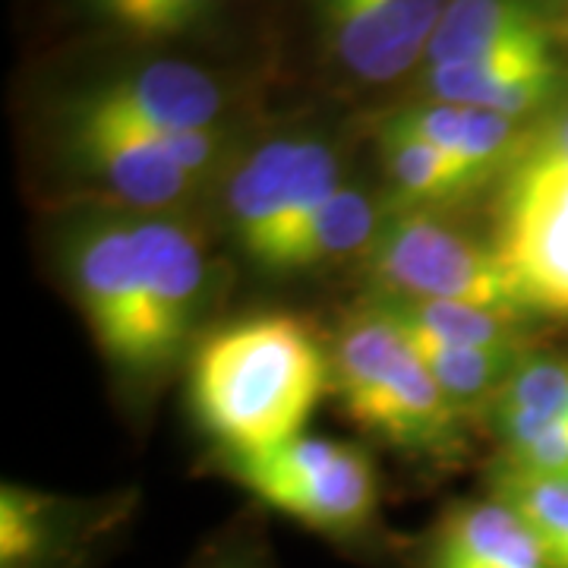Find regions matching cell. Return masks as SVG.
Here are the masks:
<instances>
[{"label":"cell","instance_id":"obj_25","mask_svg":"<svg viewBox=\"0 0 568 568\" xmlns=\"http://www.w3.org/2000/svg\"><path fill=\"white\" fill-rule=\"evenodd\" d=\"M203 568H260L256 562H250L246 556H222V559H212Z\"/></svg>","mask_w":568,"mask_h":568},{"label":"cell","instance_id":"obj_15","mask_svg":"<svg viewBox=\"0 0 568 568\" xmlns=\"http://www.w3.org/2000/svg\"><path fill=\"white\" fill-rule=\"evenodd\" d=\"M386 123L484 168L496 181L525 152L530 133H534L521 121H508V118L489 114L480 108L448 102L407 104L402 111H395Z\"/></svg>","mask_w":568,"mask_h":568},{"label":"cell","instance_id":"obj_9","mask_svg":"<svg viewBox=\"0 0 568 568\" xmlns=\"http://www.w3.org/2000/svg\"><path fill=\"white\" fill-rule=\"evenodd\" d=\"M224 104L212 73L186 61H155L92 85L67 108V118L174 133L222 126Z\"/></svg>","mask_w":568,"mask_h":568},{"label":"cell","instance_id":"obj_19","mask_svg":"<svg viewBox=\"0 0 568 568\" xmlns=\"http://www.w3.org/2000/svg\"><path fill=\"white\" fill-rule=\"evenodd\" d=\"M386 320L402 328L424 332L436 342L467 347H518V323L525 316L511 313H496V310H480V306L465 304H433V301H398V297H383L373 304Z\"/></svg>","mask_w":568,"mask_h":568},{"label":"cell","instance_id":"obj_21","mask_svg":"<svg viewBox=\"0 0 568 568\" xmlns=\"http://www.w3.org/2000/svg\"><path fill=\"white\" fill-rule=\"evenodd\" d=\"M508 465L568 484V424L544 420L515 407H496Z\"/></svg>","mask_w":568,"mask_h":568},{"label":"cell","instance_id":"obj_5","mask_svg":"<svg viewBox=\"0 0 568 568\" xmlns=\"http://www.w3.org/2000/svg\"><path fill=\"white\" fill-rule=\"evenodd\" d=\"M342 186L338 155L316 136L263 142L227 181L234 241L263 272H272L316 209Z\"/></svg>","mask_w":568,"mask_h":568},{"label":"cell","instance_id":"obj_8","mask_svg":"<svg viewBox=\"0 0 568 568\" xmlns=\"http://www.w3.org/2000/svg\"><path fill=\"white\" fill-rule=\"evenodd\" d=\"M67 275L104 357L140 376V250L133 219L104 215L82 224L70 241Z\"/></svg>","mask_w":568,"mask_h":568},{"label":"cell","instance_id":"obj_13","mask_svg":"<svg viewBox=\"0 0 568 568\" xmlns=\"http://www.w3.org/2000/svg\"><path fill=\"white\" fill-rule=\"evenodd\" d=\"M420 568H549L528 525L489 496L462 503L429 537Z\"/></svg>","mask_w":568,"mask_h":568},{"label":"cell","instance_id":"obj_16","mask_svg":"<svg viewBox=\"0 0 568 568\" xmlns=\"http://www.w3.org/2000/svg\"><path fill=\"white\" fill-rule=\"evenodd\" d=\"M383 164L392 181L395 209H443L462 203L470 193H477L484 183L496 181L489 171L452 155L433 142L417 140L395 126H383L379 133Z\"/></svg>","mask_w":568,"mask_h":568},{"label":"cell","instance_id":"obj_23","mask_svg":"<svg viewBox=\"0 0 568 568\" xmlns=\"http://www.w3.org/2000/svg\"><path fill=\"white\" fill-rule=\"evenodd\" d=\"M496 407H515L544 420L568 424V361L559 357L521 361L503 388Z\"/></svg>","mask_w":568,"mask_h":568},{"label":"cell","instance_id":"obj_2","mask_svg":"<svg viewBox=\"0 0 568 568\" xmlns=\"http://www.w3.org/2000/svg\"><path fill=\"white\" fill-rule=\"evenodd\" d=\"M328 366L332 388L354 424L414 452L455 446L462 414L405 335L373 306L345 325Z\"/></svg>","mask_w":568,"mask_h":568},{"label":"cell","instance_id":"obj_14","mask_svg":"<svg viewBox=\"0 0 568 568\" xmlns=\"http://www.w3.org/2000/svg\"><path fill=\"white\" fill-rule=\"evenodd\" d=\"M429 102L465 104L499 114L508 121H528L540 114L562 89V67L556 54L521 58L487 70L470 67H429Z\"/></svg>","mask_w":568,"mask_h":568},{"label":"cell","instance_id":"obj_6","mask_svg":"<svg viewBox=\"0 0 568 568\" xmlns=\"http://www.w3.org/2000/svg\"><path fill=\"white\" fill-rule=\"evenodd\" d=\"M231 467L265 506L320 534L351 537L373 521L376 470L364 448L328 436H297L275 452L231 458Z\"/></svg>","mask_w":568,"mask_h":568},{"label":"cell","instance_id":"obj_10","mask_svg":"<svg viewBox=\"0 0 568 568\" xmlns=\"http://www.w3.org/2000/svg\"><path fill=\"white\" fill-rule=\"evenodd\" d=\"M446 3L436 0H332L320 7L323 41L361 82L402 80L429 54Z\"/></svg>","mask_w":568,"mask_h":568},{"label":"cell","instance_id":"obj_12","mask_svg":"<svg viewBox=\"0 0 568 568\" xmlns=\"http://www.w3.org/2000/svg\"><path fill=\"white\" fill-rule=\"evenodd\" d=\"M552 17L515 0H458L446 3L426 63L487 70L521 58L556 51Z\"/></svg>","mask_w":568,"mask_h":568},{"label":"cell","instance_id":"obj_17","mask_svg":"<svg viewBox=\"0 0 568 568\" xmlns=\"http://www.w3.org/2000/svg\"><path fill=\"white\" fill-rule=\"evenodd\" d=\"M386 209L376 203L366 190L342 183L316 215L301 227V234L284 246L275 263V275L306 272L316 265L335 263L345 256H364L386 222Z\"/></svg>","mask_w":568,"mask_h":568},{"label":"cell","instance_id":"obj_26","mask_svg":"<svg viewBox=\"0 0 568 568\" xmlns=\"http://www.w3.org/2000/svg\"><path fill=\"white\" fill-rule=\"evenodd\" d=\"M552 29H556V41L568 48V7L559 13V17H552Z\"/></svg>","mask_w":568,"mask_h":568},{"label":"cell","instance_id":"obj_3","mask_svg":"<svg viewBox=\"0 0 568 568\" xmlns=\"http://www.w3.org/2000/svg\"><path fill=\"white\" fill-rule=\"evenodd\" d=\"M489 244L528 313L568 316V111L499 178Z\"/></svg>","mask_w":568,"mask_h":568},{"label":"cell","instance_id":"obj_11","mask_svg":"<svg viewBox=\"0 0 568 568\" xmlns=\"http://www.w3.org/2000/svg\"><path fill=\"white\" fill-rule=\"evenodd\" d=\"M67 149L89 178L102 181L118 200L133 209L162 212L186 203L203 181L183 171L149 133L118 123L67 118Z\"/></svg>","mask_w":568,"mask_h":568},{"label":"cell","instance_id":"obj_7","mask_svg":"<svg viewBox=\"0 0 568 568\" xmlns=\"http://www.w3.org/2000/svg\"><path fill=\"white\" fill-rule=\"evenodd\" d=\"M140 250V376L181 357L205 297L200 237L171 219H133Z\"/></svg>","mask_w":568,"mask_h":568},{"label":"cell","instance_id":"obj_20","mask_svg":"<svg viewBox=\"0 0 568 568\" xmlns=\"http://www.w3.org/2000/svg\"><path fill=\"white\" fill-rule=\"evenodd\" d=\"M493 496L528 525L549 568H568V484L506 465L493 480Z\"/></svg>","mask_w":568,"mask_h":568},{"label":"cell","instance_id":"obj_1","mask_svg":"<svg viewBox=\"0 0 568 568\" xmlns=\"http://www.w3.org/2000/svg\"><path fill=\"white\" fill-rule=\"evenodd\" d=\"M332 366L291 313H260L209 335L190 366L196 417L231 458H253L304 436Z\"/></svg>","mask_w":568,"mask_h":568},{"label":"cell","instance_id":"obj_24","mask_svg":"<svg viewBox=\"0 0 568 568\" xmlns=\"http://www.w3.org/2000/svg\"><path fill=\"white\" fill-rule=\"evenodd\" d=\"M104 10L108 20L136 39H174L209 17V7L196 0H114Z\"/></svg>","mask_w":568,"mask_h":568},{"label":"cell","instance_id":"obj_4","mask_svg":"<svg viewBox=\"0 0 568 568\" xmlns=\"http://www.w3.org/2000/svg\"><path fill=\"white\" fill-rule=\"evenodd\" d=\"M364 260L369 278L386 297L528 316L493 244L474 241L467 231L424 209L388 212Z\"/></svg>","mask_w":568,"mask_h":568},{"label":"cell","instance_id":"obj_18","mask_svg":"<svg viewBox=\"0 0 568 568\" xmlns=\"http://www.w3.org/2000/svg\"><path fill=\"white\" fill-rule=\"evenodd\" d=\"M395 328L405 335L407 345L414 347V354L424 361L429 376L436 379V386L443 388V395L462 417L467 410L493 405V398L499 402L511 373L525 361L518 347L446 345V342H436L414 328H402V325H395Z\"/></svg>","mask_w":568,"mask_h":568},{"label":"cell","instance_id":"obj_22","mask_svg":"<svg viewBox=\"0 0 568 568\" xmlns=\"http://www.w3.org/2000/svg\"><path fill=\"white\" fill-rule=\"evenodd\" d=\"M48 503L20 487L0 493V568H41L51 552Z\"/></svg>","mask_w":568,"mask_h":568}]
</instances>
